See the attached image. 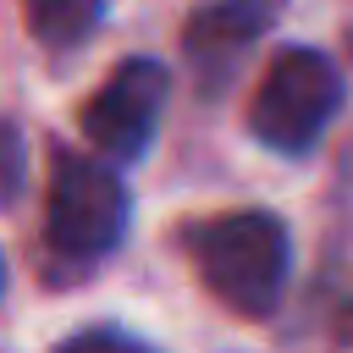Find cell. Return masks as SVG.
Listing matches in <instances>:
<instances>
[{"instance_id":"6da1fadb","label":"cell","mask_w":353,"mask_h":353,"mask_svg":"<svg viewBox=\"0 0 353 353\" xmlns=\"http://www.w3.org/2000/svg\"><path fill=\"white\" fill-rule=\"evenodd\" d=\"M193 265H199V281L232 309V314H270L281 303V287H287V265H292V248H287V226L270 215V210H232V215H215L193 232Z\"/></svg>"},{"instance_id":"7a4b0ae2","label":"cell","mask_w":353,"mask_h":353,"mask_svg":"<svg viewBox=\"0 0 353 353\" xmlns=\"http://www.w3.org/2000/svg\"><path fill=\"white\" fill-rule=\"evenodd\" d=\"M336 110H342V72L320 50H281L254 88L248 132L276 154H303L320 143Z\"/></svg>"},{"instance_id":"52a82bcc","label":"cell","mask_w":353,"mask_h":353,"mask_svg":"<svg viewBox=\"0 0 353 353\" xmlns=\"http://www.w3.org/2000/svg\"><path fill=\"white\" fill-rule=\"evenodd\" d=\"M22 176H28V138L17 121H0V204L17 199Z\"/></svg>"},{"instance_id":"3957f363","label":"cell","mask_w":353,"mask_h":353,"mask_svg":"<svg viewBox=\"0 0 353 353\" xmlns=\"http://www.w3.org/2000/svg\"><path fill=\"white\" fill-rule=\"evenodd\" d=\"M127 232V188L105 160L61 154L44 204V237L66 259H99Z\"/></svg>"},{"instance_id":"30bf717a","label":"cell","mask_w":353,"mask_h":353,"mask_svg":"<svg viewBox=\"0 0 353 353\" xmlns=\"http://www.w3.org/2000/svg\"><path fill=\"white\" fill-rule=\"evenodd\" d=\"M0 287H6V259H0Z\"/></svg>"},{"instance_id":"277c9868","label":"cell","mask_w":353,"mask_h":353,"mask_svg":"<svg viewBox=\"0 0 353 353\" xmlns=\"http://www.w3.org/2000/svg\"><path fill=\"white\" fill-rule=\"evenodd\" d=\"M165 94H171V77L160 61L149 55H132L121 61L83 105V132L99 154L110 160H138L160 127V110H165Z\"/></svg>"},{"instance_id":"8992f818","label":"cell","mask_w":353,"mask_h":353,"mask_svg":"<svg viewBox=\"0 0 353 353\" xmlns=\"http://www.w3.org/2000/svg\"><path fill=\"white\" fill-rule=\"evenodd\" d=\"M22 11H28V28H33L39 44L72 50V44H83L99 28L105 0H22Z\"/></svg>"},{"instance_id":"5b68a950","label":"cell","mask_w":353,"mask_h":353,"mask_svg":"<svg viewBox=\"0 0 353 353\" xmlns=\"http://www.w3.org/2000/svg\"><path fill=\"white\" fill-rule=\"evenodd\" d=\"M270 22V6L265 0H215L204 11H193L188 22V55L204 66V72H226Z\"/></svg>"},{"instance_id":"9c48e42d","label":"cell","mask_w":353,"mask_h":353,"mask_svg":"<svg viewBox=\"0 0 353 353\" xmlns=\"http://www.w3.org/2000/svg\"><path fill=\"white\" fill-rule=\"evenodd\" d=\"M342 331H347V336H353V298H347V303H342Z\"/></svg>"},{"instance_id":"ba28073f","label":"cell","mask_w":353,"mask_h":353,"mask_svg":"<svg viewBox=\"0 0 353 353\" xmlns=\"http://www.w3.org/2000/svg\"><path fill=\"white\" fill-rule=\"evenodd\" d=\"M55 353H154V347L138 342V336H127V331H116V325H88V331L66 336Z\"/></svg>"}]
</instances>
